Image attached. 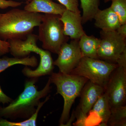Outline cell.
<instances>
[{"instance_id": "cell-1", "label": "cell", "mask_w": 126, "mask_h": 126, "mask_svg": "<svg viewBox=\"0 0 126 126\" xmlns=\"http://www.w3.org/2000/svg\"><path fill=\"white\" fill-rule=\"evenodd\" d=\"M38 78H31L27 80L23 92L8 106L0 108V117L16 119L17 118L27 119L34 113L40 99L47 96L50 91V82L49 79L45 87L38 91L35 84Z\"/></svg>"}, {"instance_id": "cell-2", "label": "cell", "mask_w": 126, "mask_h": 126, "mask_svg": "<svg viewBox=\"0 0 126 126\" xmlns=\"http://www.w3.org/2000/svg\"><path fill=\"white\" fill-rule=\"evenodd\" d=\"M43 15L14 9L0 17V39L25 40L42 22Z\"/></svg>"}, {"instance_id": "cell-3", "label": "cell", "mask_w": 126, "mask_h": 126, "mask_svg": "<svg viewBox=\"0 0 126 126\" xmlns=\"http://www.w3.org/2000/svg\"><path fill=\"white\" fill-rule=\"evenodd\" d=\"M49 79L51 83L56 86V93L61 95L64 101L59 122L60 126H63L69 119L70 109L75 100L80 95L82 89L88 80L79 75L60 72L52 73Z\"/></svg>"}, {"instance_id": "cell-4", "label": "cell", "mask_w": 126, "mask_h": 126, "mask_svg": "<svg viewBox=\"0 0 126 126\" xmlns=\"http://www.w3.org/2000/svg\"><path fill=\"white\" fill-rule=\"evenodd\" d=\"M60 15L45 14L39 25L38 38L44 49L58 54L64 43L69 38L63 33V26Z\"/></svg>"}, {"instance_id": "cell-5", "label": "cell", "mask_w": 126, "mask_h": 126, "mask_svg": "<svg viewBox=\"0 0 126 126\" xmlns=\"http://www.w3.org/2000/svg\"><path fill=\"white\" fill-rule=\"evenodd\" d=\"M117 64L99 59L83 57L69 74L86 78L93 83L106 87L110 75Z\"/></svg>"}, {"instance_id": "cell-6", "label": "cell", "mask_w": 126, "mask_h": 126, "mask_svg": "<svg viewBox=\"0 0 126 126\" xmlns=\"http://www.w3.org/2000/svg\"><path fill=\"white\" fill-rule=\"evenodd\" d=\"M101 38L97 54L98 58L116 63L118 59L126 49V39L116 31L100 32Z\"/></svg>"}, {"instance_id": "cell-7", "label": "cell", "mask_w": 126, "mask_h": 126, "mask_svg": "<svg viewBox=\"0 0 126 126\" xmlns=\"http://www.w3.org/2000/svg\"><path fill=\"white\" fill-rule=\"evenodd\" d=\"M110 109L126 105V70L118 65L104 88Z\"/></svg>"}, {"instance_id": "cell-8", "label": "cell", "mask_w": 126, "mask_h": 126, "mask_svg": "<svg viewBox=\"0 0 126 126\" xmlns=\"http://www.w3.org/2000/svg\"><path fill=\"white\" fill-rule=\"evenodd\" d=\"M36 43L33 42L28 43L23 49L24 58L29 56L31 52L38 54L40 57V63L36 69L32 70L30 68L26 67L22 70L23 74L30 78H38L51 74L54 68V62L50 52L48 50L40 48L36 45Z\"/></svg>"}, {"instance_id": "cell-9", "label": "cell", "mask_w": 126, "mask_h": 126, "mask_svg": "<svg viewBox=\"0 0 126 126\" xmlns=\"http://www.w3.org/2000/svg\"><path fill=\"white\" fill-rule=\"evenodd\" d=\"M58 54V57L54 62V65L58 67L59 72L69 74L77 67L82 57L79 40H73L69 43H64Z\"/></svg>"}, {"instance_id": "cell-10", "label": "cell", "mask_w": 126, "mask_h": 126, "mask_svg": "<svg viewBox=\"0 0 126 126\" xmlns=\"http://www.w3.org/2000/svg\"><path fill=\"white\" fill-rule=\"evenodd\" d=\"M63 26V33L73 40H79L81 36L86 34L82 26V16L66 9L60 17Z\"/></svg>"}, {"instance_id": "cell-11", "label": "cell", "mask_w": 126, "mask_h": 126, "mask_svg": "<svg viewBox=\"0 0 126 126\" xmlns=\"http://www.w3.org/2000/svg\"><path fill=\"white\" fill-rule=\"evenodd\" d=\"M104 93V88L88 81L82 89L79 109L87 116L98 98Z\"/></svg>"}, {"instance_id": "cell-12", "label": "cell", "mask_w": 126, "mask_h": 126, "mask_svg": "<svg viewBox=\"0 0 126 126\" xmlns=\"http://www.w3.org/2000/svg\"><path fill=\"white\" fill-rule=\"evenodd\" d=\"M66 7L51 0H31L25 6L24 10L34 13H43L61 16Z\"/></svg>"}, {"instance_id": "cell-13", "label": "cell", "mask_w": 126, "mask_h": 126, "mask_svg": "<svg viewBox=\"0 0 126 126\" xmlns=\"http://www.w3.org/2000/svg\"><path fill=\"white\" fill-rule=\"evenodd\" d=\"M95 26L104 31H116L121 24L117 15L110 7L99 9L94 15Z\"/></svg>"}, {"instance_id": "cell-14", "label": "cell", "mask_w": 126, "mask_h": 126, "mask_svg": "<svg viewBox=\"0 0 126 126\" xmlns=\"http://www.w3.org/2000/svg\"><path fill=\"white\" fill-rule=\"evenodd\" d=\"M100 43V39L93 35L88 36L85 34L81 36L79 40V45L82 57L99 59L97 51Z\"/></svg>"}, {"instance_id": "cell-15", "label": "cell", "mask_w": 126, "mask_h": 126, "mask_svg": "<svg viewBox=\"0 0 126 126\" xmlns=\"http://www.w3.org/2000/svg\"><path fill=\"white\" fill-rule=\"evenodd\" d=\"M90 111L99 117L101 125L107 126V122L111 114V109L105 93L98 98Z\"/></svg>"}, {"instance_id": "cell-16", "label": "cell", "mask_w": 126, "mask_h": 126, "mask_svg": "<svg viewBox=\"0 0 126 126\" xmlns=\"http://www.w3.org/2000/svg\"><path fill=\"white\" fill-rule=\"evenodd\" d=\"M16 64H23L34 67L38 65V61L37 58L34 56L31 57L29 56L22 58L4 56L0 58V73L9 67Z\"/></svg>"}, {"instance_id": "cell-17", "label": "cell", "mask_w": 126, "mask_h": 126, "mask_svg": "<svg viewBox=\"0 0 126 126\" xmlns=\"http://www.w3.org/2000/svg\"><path fill=\"white\" fill-rule=\"evenodd\" d=\"M38 40V35L32 33L29 35L24 40L19 39L8 40L7 41L10 44V52L12 55L16 58H24L23 50L25 46L28 43L37 41Z\"/></svg>"}, {"instance_id": "cell-18", "label": "cell", "mask_w": 126, "mask_h": 126, "mask_svg": "<svg viewBox=\"0 0 126 126\" xmlns=\"http://www.w3.org/2000/svg\"><path fill=\"white\" fill-rule=\"evenodd\" d=\"M82 10V24H84L92 20L99 10L100 0H80Z\"/></svg>"}, {"instance_id": "cell-19", "label": "cell", "mask_w": 126, "mask_h": 126, "mask_svg": "<svg viewBox=\"0 0 126 126\" xmlns=\"http://www.w3.org/2000/svg\"><path fill=\"white\" fill-rule=\"evenodd\" d=\"M50 96H47L44 101L40 102L37 107L36 110L34 113L28 119L20 122L9 121L6 119L0 117V126H36V121L38 114L41 108L44 104L49 99Z\"/></svg>"}, {"instance_id": "cell-20", "label": "cell", "mask_w": 126, "mask_h": 126, "mask_svg": "<svg viewBox=\"0 0 126 126\" xmlns=\"http://www.w3.org/2000/svg\"><path fill=\"white\" fill-rule=\"evenodd\" d=\"M107 126H126V105L111 109Z\"/></svg>"}, {"instance_id": "cell-21", "label": "cell", "mask_w": 126, "mask_h": 126, "mask_svg": "<svg viewBox=\"0 0 126 126\" xmlns=\"http://www.w3.org/2000/svg\"><path fill=\"white\" fill-rule=\"evenodd\" d=\"M110 8L117 16L121 24H126V0H112Z\"/></svg>"}, {"instance_id": "cell-22", "label": "cell", "mask_w": 126, "mask_h": 126, "mask_svg": "<svg viewBox=\"0 0 126 126\" xmlns=\"http://www.w3.org/2000/svg\"><path fill=\"white\" fill-rule=\"evenodd\" d=\"M66 9L71 11L81 14L79 8V0H57Z\"/></svg>"}, {"instance_id": "cell-23", "label": "cell", "mask_w": 126, "mask_h": 126, "mask_svg": "<svg viewBox=\"0 0 126 126\" xmlns=\"http://www.w3.org/2000/svg\"><path fill=\"white\" fill-rule=\"evenodd\" d=\"M22 2L13 0H0V9H5L9 7H16L22 5Z\"/></svg>"}, {"instance_id": "cell-24", "label": "cell", "mask_w": 126, "mask_h": 126, "mask_svg": "<svg viewBox=\"0 0 126 126\" xmlns=\"http://www.w3.org/2000/svg\"><path fill=\"white\" fill-rule=\"evenodd\" d=\"M10 44L7 41L0 39V56L10 52Z\"/></svg>"}, {"instance_id": "cell-25", "label": "cell", "mask_w": 126, "mask_h": 126, "mask_svg": "<svg viewBox=\"0 0 126 126\" xmlns=\"http://www.w3.org/2000/svg\"><path fill=\"white\" fill-rule=\"evenodd\" d=\"M116 63L118 66L122 67L126 70V49L122 53L118 59Z\"/></svg>"}, {"instance_id": "cell-26", "label": "cell", "mask_w": 126, "mask_h": 126, "mask_svg": "<svg viewBox=\"0 0 126 126\" xmlns=\"http://www.w3.org/2000/svg\"><path fill=\"white\" fill-rule=\"evenodd\" d=\"M13 100L3 92L0 86V103L3 104L10 103Z\"/></svg>"}, {"instance_id": "cell-27", "label": "cell", "mask_w": 126, "mask_h": 126, "mask_svg": "<svg viewBox=\"0 0 126 126\" xmlns=\"http://www.w3.org/2000/svg\"><path fill=\"white\" fill-rule=\"evenodd\" d=\"M117 33L122 36L126 38V24H122L116 30Z\"/></svg>"}, {"instance_id": "cell-28", "label": "cell", "mask_w": 126, "mask_h": 126, "mask_svg": "<svg viewBox=\"0 0 126 126\" xmlns=\"http://www.w3.org/2000/svg\"><path fill=\"white\" fill-rule=\"evenodd\" d=\"M112 0H104V2L105 3H107V2H109L110 1H111Z\"/></svg>"}, {"instance_id": "cell-29", "label": "cell", "mask_w": 126, "mask_h": 126, "mask_svg": "<svg viewBox=\"0 0 126 126\" xmlns=\"http://www.w3.org/2000/svg\"><path fill=\"white\" fill-rule=\"evenodd\" d=\"M27 1H29V2H30V1H31V0H27Z\"/></svg>"}, {"instance_id": "cell-30", "label": "cell", "mask_w": 126, "mask_h": 126, "mask_svg": "<svg viewBox=\"0 0 126 126\" xmlns=\"http://www.w3.org/2000/svg\"><path fill=\"white\" fill-rule=\"evenodd\" d=\"M1 15H2V14H0V17L1 16Z\"/></svg>"}, {"instance_id": "cell-31", "label": "cell", "mask_w": 126, "mask_h": 126, "mask_svg": "<svg viewBox=\"0 0 126 126\" xmlns=\"http://www.w3.org/2000/svg\"><path fill=\"white\" fill-rule=\"evenodd\" d=\"M1 108V106H0V108Z\"/></svg>"}]
</instances>
